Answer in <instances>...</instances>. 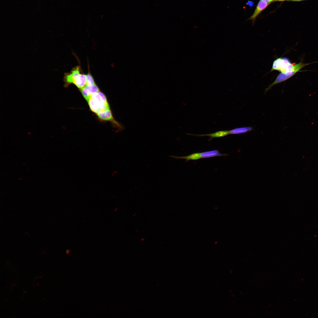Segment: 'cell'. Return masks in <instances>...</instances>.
<instances>
[{
	"mask_svg": "<svg viewBox=\"0 0 318 318\" xmlns=\"http://www.w3.org/2000/svg\"><path fill=\"white\" fill-rule=\"evenodd\" d=\"M189 135H193L199 137L204 136H208L211 137L210 139H211L213 138H220L223 137L227 135H229V130L220 131L215 132L203 135H194L192 134H188Z\"/></svg>",
	"mask_w": 318,
	"mask_h": 318,
	"instance_id": "7",
	"label": "cell"
},
{
	"mask_svg": "<svg viewBox=\"0 0 318 318\" xmlns=\"http://www.w3.org/2000/svg\"><path fill=\"white\" fill-rule=\"evenodd\" d=\"M286 0H276V1H286Z\"/></svg>",
	"mask_w": 318,
	"mask_h": 318,
	"instance_id": "15",
	"label": "cell"
},
{
	"mask_svg": "<svg viewBox=\"0 0 318 318\" xmlns=\"http://www.w3.org/2000/svg\"><path fill=\"white\" fill-rule=\"evenodd\" d=\"M270 4L264 0H260L258 3L257 6L252 15L249 19L248 20H251L255 21L258 16Z\"/></svg>",
	"mask_w": 318,
	"mask_h": 318,
	"instance_id": "5",
	"label": "cell"
},
{
	"mask_svg": "<svg viewBox=\"0 0 318 318\" xmlns=\"http://www.w3.org/2000/svg\"><path fill=\"white\" fill-rule=\"evenodd\" d=\"M253 129L251 127H239L229 130V134H236L244 133L251 131Z\"/></svg>",
	"mask_w": 318,
	"mask_h": 318,
	"instance_id": "9",
	"label": "cell"
},
{
	"mask_svg": "<svg viewBox=\"0 0 318 318\" xmlns=\"http://www.w3.org/2000/svg\"><path fill=\"white\" fill-rule=\"evenodd\" d=\"M87 102L90 110L93 112L97 114L101 111L99 107L92 98L91 97Z\"/></svg>",
	"mask_w": 318,
	"mask_h": 318,
	"instance_id": "11",
	"label": "cell"
},
{
	"mask_svg": "<svg viewBox=\"0 0 318 318\" xmlns=\"http://www.w3.org/2000/svg\"><path fill=\"white\" fill-rule=\"evenodd\" d=\"M266 1L267 2L269 3H270L272 1V0H264Z\"/></svg>",
	"mask_w": 318,
	"mask_h": 318,
	"instance_id": "14",
	"label": "cell"
},
{
	"mask_svg": "<svg viewBox=\"0 0 318 318\" xmlns=\"http://www.w3.org/2000/svg\"><path fill=\"white\" fill-rule=\"evenodd\" d=\"M272 0V1H276V0Z\"/></svg>",
	"mask_w": 318,
	"mask_h": 318,
	"instance_id": "16",
	"label": "cell"
},
{
	"mask_svg": "<svg viewBox=\"0 0 318 318\" xmlns=\"http://www.w3.org/2000/svg\"><path fill=\"white\" fill-rule=\"evenodd\" d=\"M91 97L95 100L96 104L99 107L101 111L110 109L106 97L101 92L99 91L95 93L92 95Z\"/></svg>",
	"mask_w": 318,
	"mask_h": 318,
	"instance_id": "3",
	"label": "cell"
},
{
	"mask_svg": "<svg viewBox=\"0 0 318 318\" xmlns=\"http://www.w3.org/2000/svg\"><path fill=\"white\" fill-rule=\"evenodd\" d=\"M63 80L64 87L73 84L80 90L86 86V74L83 72L80 66H77L70 72L64 74Z\"/></svg>",
	"mask_w": 318,
	"mask_h": 318,
	"instance_id": "1",
	"label": "cell"
},
{
	"mask_svg": "<svg viewBox=\"0 0 318 318\" xmlns=\"http://www.w3.org/2000/svg\"><path fill=\"white\" fill-rule=\"evenodd\" d=\"M289 0V1H304V0Z\"/></svg>",
	"mask_w": 318,
	"mask_h": 318,
	"instance_id": "13",
	"label": "cell"
},
{
	"mask_svg": "<svg viewBox=\"0 0 318 318\" xmlns=\"http://www.w3.org/2000/svg\"><path fill=\"white\" fill-rule=\"evenodd\" d=\"M88 72L86 74V85H90L95 84L94 79L90 72L88 68Z\"/></svg>",
	"mask_w": 318,
	"mask_h": 318,
	"instance_id": "12",
	"label": "cell"
},
{
	"mask_svg": "<svg viewBox=\"0 0 318 318\" xmlns=\"http://www.w3.org/2000/svg\"><path fill=\"white\" fill-rule=\"evenodd\" d=\"M309 64L303 63L302 62L297 64L292 63L286 57L281 58L280 65L278 71L284 73H294L299 72L300 69Z\"/></svg>",
	"mask_w": 318,
	"mask_h": 318,
	"instance_id": "2",
	"label": "cell"
},
{
	"mask_svg": "<svg viewBox=\"0 0 318 318\" xmlns=\"http://www.w3.org/2000/svg\"><path fill=\"white\" fill-rule=\"evenodd\" d=\"M80 90L82 95L87 101L93 94L100 91L98 87L96 84L90 85H86Z\"/></svg>",
	"mask_w": 318,
	"mask_h": 318,
	"instance_id": "4",
	"label": "cell"
},
{
	"mask_svg": "<svg viewBox=\"0 0 318 318\" xmlns=\"http://www.w3.org/2000/svg\"><path fill=\"white\" fill-rule=\"evenodd\" d=\"M97 115L98 117L101 120L113 121L117 125L120 126V125L114 120L112 114L110 109L102 110L97 113Z\"/></svg>",
	"mask_w": 318,
	"mask_h": 318,
	"instance_id": "6",
	"label": "cell"
},
{
	"mask_svg": "<svg viewBox=\"0 0 318 318\" xmlns=\"http://www.w3.org/2000/svg\"><path fill=\"white\" fill-rule=\"evenodd\" d=\"M201 158L212 157L215 156H224L226 154H222L216 150H210L200 153Z\"/></svg>",
	"mask_w": 318,
	"mask_h": 318,
	"instance_id": "8",
	"label": "cell"
},
{
	"mask_svg": "<svg viewBox=\"0 0 318 318\" xmlns=\"http://www.w3.org/2000/svg\"><path fill=\"white\" fill-rule=\"evenodd\" d=\"M176 159H185L186 161L189 160H197L201 158L200 153H194L187 156L178 157L173 156H170Z\"/></svg>",
	"mask_w": 318,
	"mask_h": 318,
	"instance_id": "10",
	"label": "cell"
}]
</instances>
